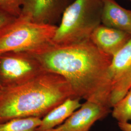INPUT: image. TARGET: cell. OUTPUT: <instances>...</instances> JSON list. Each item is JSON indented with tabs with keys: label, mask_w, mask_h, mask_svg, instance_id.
<instances>
[{
	"label": "cell",
	"mask_w": 131,
	"mask_h": 131,
	"mask_svg": "<svg viewBox=\"0 0 131 131\" xmlns=\"http://www.w3.org/2000/svg\"><path fill=\"white\" fill-rule=\"evenodd\" d=\"M72 97L70 84L64 77L46 71L25 84L4 89L0 95V123L16 118H42Z\"/></svg>",
	"instance_id": "7a4b0ae2"
},
{
	"label": "cell",
	"mask_w": 131,
	"mask_h": 131,
	"mask_svg": "<svg viewBox=\"0 0 131 131\" xmlns=\"http://www.w3.org/2000/svg\"><path fill=\"white\" fill-rule=\"evenodd\" d=\"M111 82L109 105L113 108L131 88V38L112 58L109 67Z\"/></svg>",
	"instance_id": "8992f818"
},
{
	"label": "cell",
	"mask_w": 131,
	"mask_h": 131,
	"mask_svg": "<svg viewBox=\"0 0 131 131\" xmlns=\"http://www.w3.org/2000/svg\"><path fill=\"white\" fill-rule=\"evenodd\" d=\"M32 54L45 70L61 75L68 82L74 97L110 108L109 67L112 57L90 40L65 46L52 44Z\"/></svg>",
	"instance_id": "6da1fadb"
},
{
	"label": "cell",
	"mask_w": 131,
	"mask_h": 131,
	"mask_svg": "<svg viewBox=\"0 0 131 131\" xmlns=\"http://www.w3.org/2000/svg\"><path fill=\"white\" fill-rule=\"evenodd\" d=\"M63 131L62 129L57 127L56 128H52V129H48V130H43V131Z\"/></svg>",
	"instance_id": "e0dca14e"
},
{
	"label": "cell",
	"mask_w": 131,
	"mask_h": 131,
	"mask_svg": "<svg viewBox=\"0 0 131 131\" xmlns=\"http://www.w3.org/2000/svg\"><path fill=\"white\" fill-rule=\"evenodd\" d=\"M57 26L19 17L0 33V55L7 52L34 53L52 45Z\"/></svg>",
	"instance_id": "277c9868"
},
{
	"label": "cell",
	"mask_w": 131,
	"mask_h": 131,
	"mask_svg": "<svg viewBox=\"0 0 131 131\" xmlns=\"http://www.w3.org/2000/svg\"><path fill=\"white\" fill-rule=\"evenodd\" d=\"M23 0H0V9L18 18L21 14Z\"/></svg>",
	"instance_id": "5bb4252c"
},
{
	"label": "cell",
	"mask_w": 131,
	"mask_h": 131,
	"mask_svg": "<svg viewBox=\"0 0 131 131\" xmlns=\"http://www.w3.org/2000/svg\"><path fill=\"white\" fill-rule=\"evenodd\" d=\"M131 38V34L101 24L92 33L90 40L102 52L113 57Z\"/></svg>",
	"instance_id": "9c48e42d"
},
{
	"label": "cell",
	"mask_w": 131,
	"mask_h": 131,
	"mask_svg": "<svg viewBox=\"0 0 131 131\" xmlns=\"http://www.w3.org/2000/svg\"><path fill=\"white\" fill-rule=\"evenodd\" d=\"M46 71L28 52H7L0 55V83L4 89L25 84Z\"/></svg>",
	"instance_id": "5b68a950"
},
{
	"label": "cell",
	"mask_w": 131,
	"mask_h": 131,
	"mask_svg": "<svg viewBox=\"0 0 131 131\" xmlns=\"http://www.w3.org/2000/svg\"><path fill=\"white\" fill-rule=\"evenodd\" d=\"M110 111L109 107L97 102L86 101L58 127L63 131H90L96 122L105 118Z\"/></svg>",
	"instance_id": "ba28073f"
},
{
	"label": "cell",
	"mask_w": 131,
	"mask_h": 131,
	"mask_svg": "<svg viewBox=\"0 0 131 131\" xmlns=\"http://www.w3.org/2000/svg\"><path fill=\"white\" fill-rule=\"evenodd\" d=\"M81 99L69 98L53 108L42 118L41 123L37 131L56 128L63 123L82 105Z\"/></svg>",
	"instance_id": "8fae6325"
},
{
	"label": "cell",
	"mask_w": 131,
	"mask_h": 131,
	"mask_svg": "<svg viewBox=\"0 0 131 131\" xmlns=\"http://www.w3.org/2000/svg\"><path fill=\"white\" fill-rule=\"evenodd\" d=\"M71 0H23L22 17L40 24H53L62 16Z\"/></svg>",
	"instance_id": "52a82bcc"
},
{
	"label": "cell",
	"mask_w": 131,
	"mask_h": 131,
	"mask_svg": "<svg viewBox=\"0 0 131 131\" xmlns=\"http://www.w3.org/2000/svg\"></svg>",
	"instance_id": "d6986e66"
},
{
	"label": "cell",
	"mask_w": 131,
	"mask_h": 131,
	"mask_svg": "<svg viewBox=\"0 0 131 131\" xmlns=\"http://www.w3.org/2000/svg\"><path fill=\"white\" fill-rule=\"evenodd\" d=\"M4 88L3 86V85H2V84L0 83V95L2 93V92L4 91Z\"/></svg>",
	"instance_id": "ac0fdd59"
},
{
	"label": "cell",
	"mask_w": 131,
	"mask_h": 131,
	"mask_svg": "<svg viewBox=\"0 0 131 131\" xmlns=\"http://www.w3.org/2000/svg\"><path fill=\"white\" fill-rule=\"evenodd\" d=\"M42 118L37 117L16 118L0 123V131H37Z\"/></svg>",
	"instance_id": "7c38bea8"
},
{
	"label": "cell",
	"mask_w": 131,
	"mask_h": 131,
	"mask_svg": "<svg viewBox=\"0 0 131 131\" xmlns=\"http://www.w3.org/2000/svg\"><path fill=\"white\" fill-rule=\"evenodd\" d=\"M118 126L122 131H131V123L130 122H118Z\"/></svg>",
	"instance_id": "2e32d148"
},
{
	"label": "cell",
	"mask_w": 131,
	"mask_h": 131,
	"mask_svg": "<svg viewBox=\"0 0 131 131\" xmlns=\"http://www.w3.org/2000/svg\"><path fill=\"white\" fill-rule=\"evenodd\" d=\"M103 4V0L71 2L63 13L52 43L65 46L89 40L92 33L102 24Z\"/></svg>",
	"instance_id": "3957f363"
},
{
	"label": "cell",
	"mask_w": 131,
	"mask_h": 131,
	"mask_svg": "<svg viewBox=\"0 0 131 131\" xmlns=\"http://www.w3.org/2000/svg\"><path fill=\"white\" fill-rule=\"evenodd\" d=\"M16 18L0 9V33Z\"/></svg>",
	"instance_id": "9a60e30c"
},
{
	"label": "cell",
	"mask_w": 131,
	"mask_h": 131,
	"mask_svg": "<svg viewBox=\"0 0 131 131\" xmlns=\"http://www.w3.org/2000/svg\"><path fill=\"white\" fill-rule=\"evenodd\" d=\"M102 24L131 34V10L126 9L115 0H103Z\"/></svg>",
	"instance_id": "30bf717a"
},
{
	"label": "cell",
	"mask_w": 131,
	"mask_h": 131,
	"mask_svg": "<svg viewBox=\"0 0 131 131\" xmlns=\"http://www.w3.org/2000/svg\"><path fill=\"white\" fill-rule=\"evenodd\" d=\"M113 108V117L118 123L131 121V88L125 97Z\"/></svg>",
	"instance_id": "4fadbf2b"
}]
</instances>
